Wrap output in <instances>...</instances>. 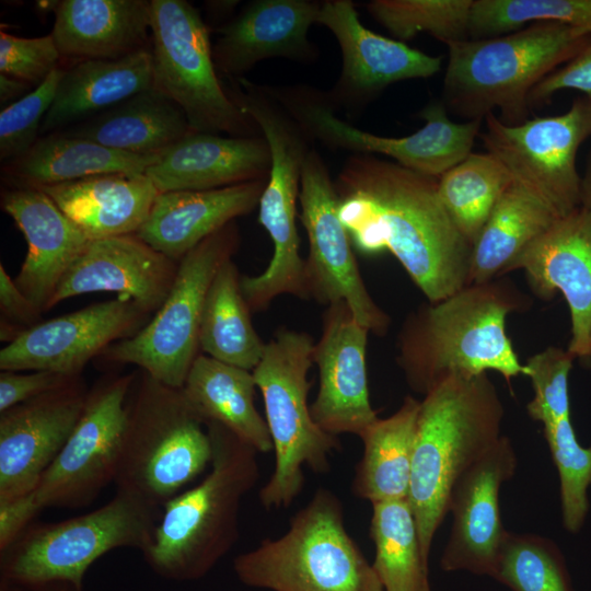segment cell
Returning <instances> with one entry per match:
<instances>
[{
  "mask_svg": "<svg viewBox=\"0 0 591 591\" xmlns=\"http://www.w3.org/2000/svg\"><path fill=\"white\" fill-rule=\"evenodd\" d=\"M352 246L391 253L428 302L468 285L472 245L438 195V178L371 154H351L334 182Z\"/></svg>",
  "mask_w": 591,
  "mask_h": 591,
  "instance_id": "obj_1",
  "label": "cell"
},
{
  "mask_svg": "<svg viewBox=\"0 0 591 591\" xmlns=\"http://www.w3.org/2000/svg\"><path fill=\"white\" fill-rule=\"evenodd\" d=\"M530 300L511 281L471 283L409 313L397 336L396 362L408 386L424 396L450 376L488 371L505 380L525 374L507 334L510 314Z\"/></svg>",
  "mask_w": 591,
  "mask_h": 591,
  "instance_id": "obj_2",
  "label": "cell"
},
{
  "mask_svg": "<svg viewBox=\"0 0 591 591\" xmlns=\"http://www.w3.org/2000/svg\"><path fill=\"white\" fill-rule=\"evenodd\" d=\"M502 418L487 373L450 376L420 401L407 499L427 563L453 486L501 437Z\"/></svg>",
  "mask_w": 591,
  "mask_h": 591,
  "instance_id": "obj_3",
  "label": "cell"
},
{
  "mask_svg": "<svg viewBox=\"0 0 591 591\" xmlns=\"http://www.w3.org/2000/svg\"><path fill=\"white\" fill-rule=\"evenodd\" d=\"M212 460L209 473L163 506L152 542L142 553L161 578L205 577L235 545L244 497L259 479L257 451L217 422H206Z\"/></svg>",
  "mask_w": 591,
  "mask_h": 591,
  "instance_id": "obj_4",
  "label": "cell"
},
{
  "mask_svg": "<svg viewBox=\"0 0 591 591\" xmlns=\"http://www.w3.org/2000/svg\"><path fill=\"white\" fill-rule=\"evenodd\" d=\"M591 30L544 22L517 32L448 43L443 104L466 118L485 119L499 111L506 125L529 119L532 90L579 54Z\"/></svg>",
  "mask_w": 591,
  "mask_h": 591,
  "instance_id": "obj_5",
  "label": "cell"
},
{
  "mask_svg": "<svg viewBox=\"0 0 591 591\" xmlns=\"http://www.w3.org/2000/svg\"><path fill=\"white\" fill-rule=\"evenodd\" d=\"M229 85L228 94L256 124L270 150V170L258 202V221L270 236L274 253L263 273L240 278L242 294L255 313L266 310L281 294L308 299L296 219L302 167L312 148L310 138L266 85L244 77L230 79Z\"/></svg>",
  "mask_w": 591,
  "mask_h": 591,
  "instance_id": "obj_6",
  "label": "cell"
},
{
  "mask_svg": "<svg viewBox=\"0 0 591 591\" xmlns=\"http://www.w3.org/2000/svg\"><path fill=\"white\" fill-rule=\"evenodd\" d=\"M159 509L116 490L102 507L57 522H31L0 551V587L10 591L42 588L83 590L90 566L116 548L143 553L151 544Z\"/></svg>",
  "mask_w": 591,
  "mask_h": 591,
  "instance_id": "obj_7",
  "label": "cell"
},
{
  "mask_svg": "<svg viewBox=\"0 0 591 591\" xmlns=\"http://www.w3.org/2000/svg\"><path fill=\"white\" fill-rule=\"evenodd\" d=\"M233 571L243 584L270 591H384L345 526L340 499L323 487L282 535L239 554Z\"/></svg>",
  "mask_w": 591,
  "mask_h": 591,
  "instance_id": "obj_8",
  "label": "cell"
},
{
  "mask_svg": "<svg viewBox=\"0 0 591 591\" xmlns=\"http://www.w3.org/2000/svg\"><path fill=\"white\" fill-rule=\"evenodd\" d=\"M212 460L206 424L182 389L142 372L131 401L115 477L116 490L160 508L199 476Z\"/></svg>",
  "mask_w": 591,
  "mask_h": 591,
  "instance_id": "obj_9",
  "label": "cell"
},
{
  "mask_svg": "<svg viewBox=\"0 0 591 591\" xmlns=\"http://www.w3.org/2000/svg\"><path fill=\"white\" fill-rule=\"evenodd\" d=\"M314 344L308 333L278 329L252 371L275 451L273 474L258 493L267 510L288 508L304 486L303 467L328 473L332 455L341 448L338 437L317 426L308 403Z\"/></svg>",
  "mask_w": 591,
  "mask_h": 591,
  "instance_id": "obj_10",
  "label": "cell"
},
{
  "mask_svg": "<svg viewBox=\"0 0 591 591\" xmlns=\"http://www.w3.org/2000/svg\"><path fill=\"white\" fill-rule=\"evenodd\" d=\"M135 374L99 382L68 441L36 487L0 506V551L45 509H78L92 503L115 482Z\"/></svg>",
  "mask_w": 591,
  "mask_h": 591,
  "instance_id": "obj_11",
  "label": "cell"
},
{
  "mask_svg": "<svg viewBox=\"0 0 591 591\" xmlns=\"http://www.w3.org/2000/svg\"><path fill=\"white\" fill-rule=\"evenodd\" d=\"M209 27L185 0H151L152 88L184 112L192 131L262 135L218 77Z\"/></svg>",
  "mask_w": 591,
  "mask_h": 591,
  "instance_id": "obj_12",
  "label": "cell"
},
{
  "mask_svg": "<svg viewBox=\"0 0 591 591\" xmlns=\"http://www.w3.org/2000/svg\"><path fill=\"white\" fill-rule=\"evenodd\" d=\"M240 243L235 222L208 236L179 262L173 286L153 317L131 337L101 355L115 363L136 364L155 381L182 389L200 351L199 328L209 287Z\"/></svg>",
  "mask_w": 591,
  "mask_h": 591,
  "instance_id": "obj_13",
  "label": "cell"
},
{
  "mask_svg": "<svg viewBox=\"0 0 591 591\" xmlns=\"http://www.w3.org/2000/svg\"><path fill=\"white\" fill-rule=\"evenodd\" d=\"M269 91L311 141L352 154H382L405 169L434 178L472 152L483 123L453 121L443 103L432 102L419 113L425 120L419 130L402 137L379 136L337 117L326 94L314 88L271 85Z\"/></svg>",
  "mask_w": 591,
  "mask_h": 591,
  "instance_id": "obj_14",
  "label": "cell"
},
{
  "mask_svg": "<svg viewBox=\"0 0 591 591\" xmlns=\"http://www.w3.org/2000/svg\"><path fill=\"white\" fill-rule=\"evenodd\" d=\"M484 121L485 129L479 134L484 147L506 166L513 182L558 217L580 207L577 154L591 138V94L575 97L560 115L533 117L509 126L490 113Z\"/></svg>",
  "mask_w": 591,
  "mask_h": 591,
  "instance_id": "obj_15",
  "label": "cell"
},
{
  "mask_svg": "<svg viewBox=\"0 0 591 591\" xmlns=\"http://www.w3.org/2000/svg\"><path fill=\"white\" fill-rule=\"evenodd\" d=\"M299 206L309 242L304 259L308 299L326 306L343 301L360 325L378 336L385 335L391 318L366 287L350 236L338 215L334 181L315 149L309 151L302 167Z\"/></svg>",
  "mask_w": 591,
  "mask_h": 591,
  "instance_id": "obj_16",
  "label": "cell"
},
{
  "mask_svg": "<svg viewBox=\"0 0 591 591\" xmlns=\"http://www.w3.org/2000/svg\"><path fill=\"white\" fill-rule=\"evenodd\" d=\"M148 316L131 299L118 296L40 322L0 350V369L80 376L93 357L135 335Z\"/></svg>",
  "mask_w": 591,
  "mask_h": 591,
  "instance_id": "obj_17",
  "label": "cell"
},
{
  "mask_svg": "<svg viewBox=\"0 0 591 591\" xmlns=\"http://www.w3.org/2000/svg\"><path fill=\"white\" fill-rule=\"evenodd\" d=\"M335 36L343 67L333 90L325 93L335 111H358L389 85L427 79L441 69L442 58L379 35L366 27L350 0H326L316 20Z\"/></svg>",
  "mask_w": 591,
  "mask_h": 591,
  "instance_id": "obj_18",
  "label": "cell"
},
{
  "mask_svg": "<svg viewBox=\"0 0 591 591\" xmlns=\"http://www.w3.org/2000/svg\"><path fill=\"white\" fill-rule=\"evenodd\" d=\"M82 380L0 413V506L31 493L83 413Z\"/></svg>",
  "mask_w": 591,
  "mask_h": 591,
  "instance_id": "obj_19",
  "label": "cell"
},
{
  "mask_svg": "<svg viewBox=\"0 0 591 591\" xmlns=\"http://www.w3.org/2000/svg\"><path fill=\"white\" fill-rule=\"evenodd\" d=\"M322 320V334L313 350L318 390L311 414L317 426L332 436L360 437L378 419L368 387L366 358L370 332L356 321L343 301L326 306Z\"/></svg>",
  "mask_w": 591,
  "mask_h": 591,
  "instance_id": "obj_20",
  "label": "cell"
},
{
  "mask_svg": "<svg viewBox=\"0 0 591 591\" xmlns=\"http://www.w3.org/2000/svg\"><path fill=\"white\" fill-rule=\"evenodd\" d=\"M517 454L510 439L501 436L455 483L449 500L453 521L441 556L444 571L466 570L493 577L507 535L499 491L515 473Z\"/></svg>",
  "mask_w": 591,
  "mask_h": 591,
  "instance_id": "obj_21",
  "label": "cell"
},
{
  "mask_svg": "<svg viewBox=\"0 0 591 591\" xmlns=\"http://www.w3.org/2000/svg\"><path fill=\"white\" fill-rule=\"evenodd\" d=\"M523 270L532 290L549 299L557 291L569 308L567 350L591 360V211L579 207L558 218L509 266Z\"/></svg>",
  "mask_w": 591,
  "mask_h": 591,
  "instance_id": "obj_22",
  "label": "cell"
},
{
  "mask_svg": "<svg viewBox=\"0 0 591 591\" xmlns=\"http://www.w3.org/2000/svg\"><path fill=\"white\" fill-rule=\"evenodd\" d=\"M178 263L137 234L91 240L61 279L49 309L61 301L97 291L116 292L141 310L155 313L165 301Z\"/></svg>",
  "mask_w": 591,
  "mask_h": 591,
  "instance_id": "obj_23",
  "label": "cell"
},
{
  "mask_svg": "<svg viewBox=\"0 0 591 591\" xmlns=\"http://www.w3.org/2000/svg\"><path fill=\"white\" fill-rule=\"evenodd\" d=\"M322 2L314 0H254L222 24L212 47L218 72L243 78L257 62L288 58L310 62L316 48L308 38Z\"/></svg>",
  "mask_w": 591,
  "mask_h": 591,
  "instance_id": "obj_24",
  "label": "cell"
},
{
  "mask_svg": "<svg viewBox=\"0 0 591 591\" xmlns=\"http://www.w3.org/2000/svg\"><path fill=\"white\" fill-rule=\"evenodd\" d=\"M1 208L23 233L27 253L13 279L22 293L42 312L66 273L91 241L37 188H5Z\"/></svg>",
  "mask_w": 591,
  "mask_h": 591,
  "instance_id": "obj_25",
  "label": "cell"
},
{
  "mask_svg": "<svg viewBox=\"0 0 591 591\" xmlns=\"http://www.w3.org/2000/svg\"><path fill=\"white\" fill-rule=\"evenodd\" d=\"M270 170L263 135L233 137L190 131L146 172L160 193L209 190L262 178Z\"/></svg>",
  "mask_w": 591,
  "mask_h": 591,
  "instance_id": "obj_26",
  "label": "cell"
},
{
  "mask_svg": "<svg viewBox=\"0 0 591 591\" xmlns=\"http://www.w3.org/2000/svg\"><path fill=\"white\" fill-rule=\"evenodd\" d=\"M267 178L209 190L160 193L136 234L178 263L208 236L258 207Z\"/></svg>",
  "mask_w": 591,
  "mask_h": 591,
  "instance_id": "obj_27",
  "label": "cell"
},
{
  "mask_svg": "<svg viewBox=\"0 0 591 591\" xmlns=\"http://www.w3.org/2000/svg\"><path fill=\"white\" fill-rule=\"evenodd\" d=\"M54 11L50 34L61 58L115 59L150 47L151 1L63 0Z\"/></svg>",
  "mask_w": 591,
  "mask_h": 591,
  "instance_id": "obj_28",
  "label": "cell"
},
{
  "mask_svg": "<svg viewBox=\"0 0 591 591\" xmlns=\"http://www.w3.org/2000/svg\"><path fill=\"white\" fill-rule=\"evenodd\" d=\"M37 189L90 240L136 234L160 195L146 174H104Z\"/></svg>",
  "mask_w": 591,
  "mask_h": 591,
  "instance_id": "obj_29",
  "label": "cell"
},
{
  "mask_svg": "<svg viewBox=\"0 0 591 591\" xmlns=\"http://www.w3.org/2000/svg\"><path fill=\"white\" fill-rule=\"evenodd\" d=\"M152 88L149 48L115 59H91L65 68L40 136L68 128Z\"/></svg>",
  "mask_w": 591,
  "mask_h": 591,
  "instance_id": "obj_30",
  "label": "cell"
},
{
  "mask_svg": "<svg viewBox=\"0 0 591 591\" xmlns=\"http://www.w3.org/2000/svg\"><path fill=\"white\" fill-rule=\"evenodd\" d=\"M161 154L118 151L55 131L40 136L25 154L3 162L1 179L7 188H42L104 174H146Z\"/></svg>",
  "mask_w": 591,
  "mask_h": 591,
  "instance_id": "obj_31",
  "label": "cell"
},
{
  "mask_svg": "<svg viewBox=\"0 0 591 591\" xmlns=\"http://www.w3.org/2000/svg\"><path fill=\"white\" fill-rule=\"evenodd\" d=\"M190 131L179 106L153 88L59 130L66 136L140 155L161 154Z\"/></svg>",
  "mask_w": 591,
  "mask_h": 591,
  "instance_id": "obj_32",
  "label": "cell"
},
{
  "mask_svg": "<svg viewBox=\"0 0 591 591\" xmlns=\"http://www.w3.org/2000/svg\"><path fill=\"white\" fill-rule=\"evenodd\" d=\"M253 372L199 354L182 391L204 422H217L258 453L274 450L268 426L255 406Z\"/></svg>",
  "mask_w": 591,
  "mask_h": 591,
  "instance_id": "obj_33",
  "label": "cell"
},
{
  "mask_svg": "<svg viewBox=\"0 0 591 591\" xmlns=\"http://www.w3.org/2000/svg\"><path fill=\"white\" fill-rule=\"evenodd\" d=\"M420 401L408 395L391 416L378 418L359 437L363 452L352 494L372 503L407 499Z\"/></svg>",
  "mask_w": 591,
  "mask_h": 591,
  "instance_id": "obj_34",
  "label": "cell"
},
{
  "mask_svg": "<svg viewBox=\"0 0 591 591\" xmlns=\"http://www.w3.org/2000/svg\"><path fill=\"white\" fill-rule=\"evenodd\" d=\"M558 218L547 205L513 182L472 246L468 285L505 276L512 262Z\"/></svg>",
  "mask_w": 591,
  "mask_h": 591,
  "instance_id": "obj_35",
  "label": "cell"
},
{
  "mask_svg": "<svg viewBox=\"0 0 591 591\" xmlns=\"http://www.w3.org/2000/svg\"><path fill=\"white\" fill-rule=\"evenodd\" d=\"M240 278L232 258L217 271L202 309L199 348L206 356L253 371L264 355L266 344L253 326Z\"/></svg>",
  "mask_w": 591,
  "mask_h": 591,
  "instance_id": "obj_36",
  "label": "cell"
},
{
  "mask_svg": "<svg viewBox=\"0 0 591 591\" xmlns=\"http://www.w3.org/2000/svg\"><path fill=\"white\" fill-rule=\"evenodd\" d=\"M370 536L375 548L372 566L384 591H430L429 563L408 499L372 503Z\"/></svg>",
  "mask_w": 591,
  "mask_h": 591,
  "instance_id": "obj_37",
  "label": "cell"
},
{
  "mask_svg": "<svg viewBox=\"0 0 591 591\" xmlns=\"http://www.w3.org/2000/svg\"><path fill=\"white\" fill-rule=\"evenodd\" d=\"M512 183V176L494 154L471 152L438 178V195L459 232L473 246Z\"/></svg>",
  "mask_w": 591,
  "mask_h": 591,
  "instance_id": "obj_38",
  "label": "cell"
},
{
  "mask_svg": "<svg viewBox=\"0 0 591 591\" xmlns=\"http://www.w3.org/2000/svg\"><path fill=\"white\" fill-rule=\"evenodd\" d=\"M544 22L591 30V0H473L468 38L501 36Z\"/></svg>",
  "mask_w": 591,
  "mask_h": 591,
  "instance_id": "obj_39",
  "label": "cell"
},
{
  "mask_svg": "<svg viewBox=\"0 0 591 591\" xmlns=\"http://www.w3.org/2000/svg\"><path fill=\"white\" fill-rule=\"evenodd\" d=\"M473 0H372L370 15L397 40L425 32L445 45L468 38Z\"/></svg>",
  "mask_w": 591,
  "mask_h": 591,
  "instance_id": "obj_40",
  "label": "cell"
},
{
  "mask_svg": "<svg viewBox=\"0 0 591 591\" xmlns=\"http://www.w3.org/2000/svg\"><path fill=\"white\" fill-rule=\"evenodd\" d=\"M493 578L512 591H571L558 547L535 534L507 533Z\"/></svg>",
  "mask_w": 591,
  "mask_h": 591,
  "instance_id": "obj_41",
  "label": "cell"
},
{
  "mask_svg": "<svg viewBox=\"0 0 591 591\" xmlns=\"http://www.w3.org/2000/svg\"><path fill=\"white\" fill-rule=\"evenodd\" d=\"M543 426L559 475L563 523L567 531L577 533L589 510L591 445L583 448L578 442L570 416Z\"/></svg>",
  "mask_w": 591,
  "mask_h": 591,
  "instance_id": "obj_42",
  "label": "cell"
},
{
  "mask_svg": "<svg viewBox=\"0 0 591 591\" xmlns=\"http://www.w3.org/2000/svg\"><path fill=\"white\" fill-rule=\"evenodd\" d=\"M575 358L567 349L551 346L524 363L534 391L526 406L533 420L546 425L570 416L569 374Z\"/></svg>",
  "mask_w": 591,
  "mask_h": 591,
  "instance_id": "obj_43",
  "label": "cell"
},
{
  "mask_svg": "<svg viewBox=\"0 0 591 591\" xmlns=\"http://www.w3.org/2000/svg\"><path fill=\"white\" fill-rule=\"evenodd\" d=\"M65 68L54 70L40 84L0 113V160L7 162L25 154L40 137Z\"/></svg>",
  "mask_w": 591,
  "mask_h": 591,
  "instance_id": "obj_44",
  "label": "cell"
},
{
  "mask_svg": "<svg viewBox=\"0 0 591 591\" xmlns=\"http://www.w3.org/2000/svg\"><path fill=\"white\" fill-rule=\"evenodd\" d=\"M61 56L51 34L40 37H20L0 32V73L40 84L60 68Z\"/></svg>",
  "mask_w": 591,
  "mask_h": 591,
  "instance_id": "obj_45",
  "label": "cell"
},
{
  "mask_svg": "<svg viewBox=\"0 0 591 591\" xmlns=\"http://www.w3.org/2000/svg\"><path fill=\"white\" fill-rule=\"evenodd\" d=\"M81 379L53 371H1L0 373V413L36 398L46 393L69 386Z\"/></svg>",
  "mask_w": 591,
  "mask_h": 591,
  "instance_id": "obj_46",
  "label": "cell"
},
{
  "mask_svg": "<svg viewBox=\"0 0 591 591\" xmlns=\"http://www.w3.org/2000/svg\"><path fill=\"white\" fill-rule=\"evenodd\" d=\"M1 340L8 344L42 322V312L22 293L0 265Z\"/></svg>",
  "mask_w": 591,
  "mask_h": 591,
  "instance_id": "obj_47",
  "label": "cell"
},
{
  "mask_svg": "<svg viewBox=\"0 0 591 591\" xmlns=\"http://www.w3.org/2000/svg\"><path fill=\"white\" fill-rule=\"evenodd\" d=\"M575 90L591 94V39L572 59L542 80L530 94V106L549 100L555 93Z\"/></svg>",
  "mask_w": 591,
  "mask_h": 591,
  "instance_id": "obj_48",
  "label": "cell"
},
{
  "mask_svg": "<svg viewBox=\"0 0 591 591\" xmlns=\"http://www.w3.org/2000/svg\"><path fill=\"white\" fill-rule=\"evenodd\" d=\"M31 84L21 81L19 79L12 78L4 73H0V103L1 106L8 105L19 101L27 93H30Z\"/></svg>",
  "mask_w": 591,
  "mask_h": 591,
  "instance_id": "obj_49",
  "label": "cell"
},
{
  "mask_svg": "<svg viewBox=\"0 0 591 591\" xmlns=\"http://www.w3.org/2000/svg\"><path fill=\"white\" fill-rule=\"evenodd\" d=\"M581 207L591 211V149L581 174Z\"/></svg>",
  "mask_w": 591,
  "mask_h": 591,
  "instance_id": "obj_50",
  "label": "cell"
},
{
  "mask_svg": "<svg viewBox=\"0 0 591 591\" xmlns=\"http://www.w3.org/2000/svg\"><path fill=\"white\" fill-rule=\"evenodd\" d=\"M28 591H72V590L67 589V588L51 587V588H42V589H35V590H28Z\"/></svg>",
  "mask_w": 591,
  "mask_h": 591,
  "instance_id": "obj_51",
  "label": "cell"
},
{
  "mask_svg": "<svg viewBox=\"0 0 591 591\" xmlns=\"http://www.w3.org/2000/svg\"><path fill=\"white\" fill-rule=\"evenodd\" d=\"M0 591H9L5 588L0 587Z\"/></svg>",
  "mask_w": 591,
  "mask_h": 591,
  "instance_id": "obj_52",
  "label": "cell"
}]
</instances>
